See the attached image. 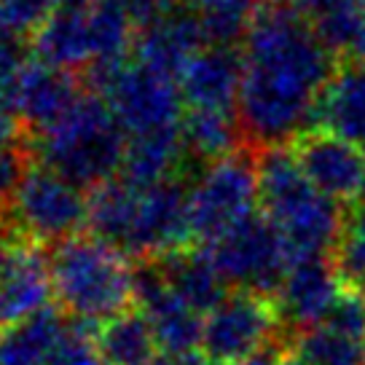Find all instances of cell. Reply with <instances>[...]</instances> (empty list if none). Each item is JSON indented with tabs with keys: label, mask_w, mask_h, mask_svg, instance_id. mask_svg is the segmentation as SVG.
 Instances as JSON below:
<instances>
[{
	"label": "cell",
	"mask_w": 365,
	"mask_h": 365,
	"mask_svg": "<svg viewBox=\"0 0 365 365\" xmlns=\"http://www.w3.org/2000/svg\"><path fill=\"white\" fill-rule=\"evenodd\" d=\"M336 57L290 0H263L242 41L240 115L252 148L287 145L314 126Z\"/></svg>",
	"instance_id": "1"
},
{
	"label": "cell",
	"mask_w": 365,
	"mask_h": 365,
	"mask_svg": "<svg viewBox=\"0 0 365 365\" xmlns=\"http://www.w3.org/2000/svg\"><path fill=\"white\" fill-rule=\"evenodd\" d=\"M258 199L263 217L285 240L290 261L333 255L344 226L341 207L312 185L290 145L258 148Z\"/></svg>",
	"instance_id": "2"
},
{
	"label": "cell",
	"mask_w": 365,
	"mask_h": 365,
	"mask_svg": "<svg viewBox=\"0 0 365 365\" xmlns=\"http://www.w3.org/2000/svg\"><path fill=\"white\" fill-rule=\"evenodd\" d=\"M48 272L59 309L78 325L100 328L135 304L137 269L129 255L91 231L54 245Z\"/></svg>",
	"instance_id": "3"
},
{
	"label": "cell",
	"mask_w": 365,
	"mask_h": 365,
	"mask_svg": "<svg viewBox=\"0 0 365 365\" xmlns=\"http://www.w3.org/2000/svg\"><path fill=\"white\" fill-rule=\"evenodd\" d=\"M126 140L129 135L113 108L97 91H83L78 103L48 129L24 135L33 161L81 188H97L113 180L124 164Z\"/></svg>",
	"instance_id": "4"
},
{
	"label": "cell",
	"mask_w": 365,
	"mask_h": 365,
	"mask_svg": "<svg viewBox=\"0 0 365 365\" xmlns=\"http://www.w3.org/2000/svg\"><path fill=\"white\" fill-rule=\"evenodd\" d=\"M258 199V150L242 145L223 159L210 161L188 182V210L194 240L202 245L220 240L231 228L255 215Z\"/></svg>",
	"instance_id": "5"
},
{
	"label": "cell",
	"mask_w": 365,
	"mask_h": 365,
	"mask_svg": "<svg viewBox=\"0 0 365 365\" xmlns=\"http://www.w3.org/2000/svg\"><path fill=\"white\" fill-rule=\"evenodd\" d=\"M89 83L91 91L108 100L129 137L175 129L185 113L178 76L137 57L118 68L94 70Z\"/></svg>",
	"instance_id": "6"
},
{
	"label": "cell",
	"mask_w": 365,
	"mask_h": 365,
	"mask_svg": "<svg viewBox=\"0 0 365 365\" xmlns=\"http://www.w3.org/2000/svg\"><path fill=\"white\" fill-rule=\"evenodd\" d=\"M3 212V226L16 237L54 247L89 226V196L81 185L33 161Z\"/></svg>",
	"instance_id": "7"
},
{
	"label": "cell",
	"mask_w": 365,
	"mask_h": 365,
	"mask_svg": "<svg viewBox=\"0 0 365 365\" xmlns=\"http://www.w3.org/2000/svg\"><path fill=\"white\" fill-rule=\"evenodd\" d=\"M277 341H287L274 296L234 290L205 314L202 349L223 365H237Z\"/></svg>",
	"instance_id": "8"
},
{
	"label": "cell",
	"mask_w": 365,
	"mask_h": 365,
	"mask_svg": "<svg viewBox=\"0 0 365 365\" xmlns=\"http://www.w3.org/2000/svg\"><path fill=\"white\" fill-rule=\"evenodd\" d=\"M226 285L274 296L290 266V252L279 231L263 215H252L220 240L205 245Z\"/></svg>",
	"instance_id": "9"
},
{
	"label": "cell",
	"mask_w": 365,
	"mask_h": 365,
	"mask_svg": "<svg viewBox=\"0 0 365 365\" xmlns=\"http://www.w3.org/2000/svg\"><path fill=\"white\" fill-rule=\"evenodd\" d=\"M194 242L188 188L180 180H167L140 188V205L124 245L126 255L140 261H159L172 252L188 250Z\"/></svg>",
	"instance_id": "10"
},
{
	"label": "cell",
	"mask_w": 365,
	"mask_h": 365,
	"mask_svg": "<svg viewBox=\"0 0 365 365\" xmlns=\"http://www.w3.org/2000/svg\"><path fill=\"white\" fill-rule=\"evenodd\" d=\"M341 293L344 282L333 255L293 258L274 293L287 341L296 339L298 333H307L322 325L331 317Z\"/></svg>",
	"instance_id": "11"
},
{
	"label": "cell",
	"mask_w": 365,
	"mask_h": 365,
	"mask_svg": "<svg viewBox=\"0 0 365 365\" xmlns=\"http://www.w3.org/2000/svg\"><path fill=\"white\" fill-rule=\"evenodd\" d=\"M48 296H54V290L41 245L6 228L0 234V328L38 314Z\"/></svg>",
	"instance_id": "12"
},
{
	"label": "cell",
	"mask_w": 365,
	"mask_h": 365,
	"mask_svg": "<svg viewBox=\"0 0 365 365\" xmlns=\"http://www.w3.org/2000/svg\"><path fill=\"white\" fill-rule=\"evenodd\" d=\"M135 304L153 328L161 354L178 357L202 344L205 314L188 307L164 279L159 263L143 261L137 266Z\"/></svg>",
	"instance_id": "13"
},
{
	"label": "cell",
	"mask_w": 365,
	"mask_h": 365,
	"mask_svg": "<svg viewBox=\"0 0 365 365\" xmlns=\"http://www.w3.org/2000/svg\"><path fill=\"white\" fill-rule=\"evenodd\" d=\"M290 148L319 194L331 196L333 202H354L363 196L365 150L319 126L301 132Z\"/></svg>",
	"instance_id": "14"
},
{
	"label": "cell",
	"mask_w": 365,
	"mask_h": 365,
	"mask_svg": "<svg viewBox=\"0 0 365 365\" xmlns=\"http://www.w3.org/2000/svg\"><path fill=\"white\" fill-rule=\"evenodd\" d=\"M83 97L73 70H62L43 59H30L11 91V108L22 121L24 135H38L59 121Z\"/></svg>",
	"instance_id": "15"
},
{
	"label": "cell",
	"mask_w": 365,
	"mask_h": 365,
	"mask_svg": "<svg viewBox=\"0 0 365 365\" xmlns=\"http://www.w3.org/2000/svg\"><path fill=\"white\" fill-rule=\"evenodd\" d=\"M185 110H226L237 113L242 89V48L205 46L180 70Z\"/></svg>",
	"instance_id": "16"
},
{
	"label": "cell",
	"mask_w": 365,
	"mask_h": 365,
	"mask_svg": "<svg viewBox=\"0 0 365 365\" xmlns=\"http://www.w3.org/2000/svg\"><path fill=\"white\" fill-rule=\"evenodd\" d=\"M207 43L202 19L191 9L175 6L161 19L143 27L135 41V57L143 62H150L156 68L167 70L180 78V70L185 62L202 51Z\"/></svg>",
	"instance_id": "17"
},
{
	"label": "cell",
	"mask_w": 365,
	"mask_h": 365,
	"mask_svg": "<svg viewBox=\"0 0 365 365\" xmlns=\"http://www.w3.org/2000/svg\"><path fill=\"white\" fill-rule=\"evenodd\" d=\"M35 57L62 70L94 65L89 3H62L48 22L33 35Z\"/></svg>",
	"instance_id": "18"
},
{
	"label": "cell",
	"mask_w": 365,
	"mask_h": 365,
	"mask_svg": "<svg viewBox=\"0 0 365 365\" xmlns=\"http://www.w3.org/2000/svg\"><path fill=\"white\" fill-rule=\"evenodd\" d=\"M314 126L365 150V68L341 65L331 76L317 103Z\"/></svg>",
	"instance_id": "19"
},
{
	"label": "cell",
	"mask_w": 365,
	"mask_h": 365,
	"mask_svg": "<svg viewBox=\"0 0 365 365\" xmlns=\"http://www.w3.org/2000/svg\"><path fill=\"white\" fill-rule=\"evenodd\" d=\"M185 159L188 153L182 145L180 126L132 135L126 140L124 164L118 178H124L137 188H150L159 182L178 180V175L185 167Z\"/></svg>",
	"instance_id": "20"
},
{
	"label": "cell",
	"mask_w": 365,
	"mask_h": 365,
	"mask_svg": "<svg viewBox=\"0 0 365 365\" xmlns=\"http://www.w3.org/2000/svg\"><path fill=\"white\" fill-rule=\"evenodd\" d=\"M68 333L70 325L51 307L6 325L0 328V365H48Z\"/></svg>",
	"instance_id": "21"
},
{
	"label": "cell",
	"mask_w": 365,
	"mask_h": 365,
	"mask_svg": "<svg viewBox=\"0 0 365 365\" xmlns=\"http://www.w3.org/2000/svg\"><path fill=\"white\" fill-rule=\"evenodd\" d=\"M156 263L167 285L199 314H207L226 298V279L220 277L207 252L188 247V250L172 252L167 258H159Z\"/></svg>",
	"instance_id": "22"
},
{
	"label": "cell",
	"mask_w": 365,
	"mask_h": 365,
	"mask_svg": "<svg viewBox=\"0 0 365 365\" xmlns=\"http://www.w3.org/2000/svg\"><path fill=\"white\" fill-rule=\"evenodd\" d=\"M94 344L105 365H153L161 354L153 328L140 309H126L94 328Z\"/></svg>",
	"instance_id": "23"
},
{
	"label": "cell",
	"mask_w": 365,
	"mask_h": 365,
	"mask_svg": "<svg viewBox=\"0 0 365 365\" xmlns=\"http://www.w3.org/2000/svg\"><path fill=\"white\" fill-rule=\"evenodd\" d=\"M182 145L188 159L217 161L247 145L237 113L226 110H185L180 121Z\"/></svg>",
	"instance_id": "24"
},
{
	"label": "cell",
	"mask_w": 365,
	"mask_h": 365,
	"mask_svg": "<svg viewBox=\"0 0 365 365\" xmlns=\"http://www.w3.org/2000/svg\"><path fill=\"white\" fill-rule=\"evenodd\" d=\"M137 205H140V188L126 182L124 178H113L91 188L89 231L124 250L132 223H135Z\"/></svg>",
	"instance_id": "25"
},
{
	"label": "cell",
	"mask_w": 365,
	"mask_h": 365,
	"mask_svg": "<svg viewBox=\"0 0 365 365\" xmlns=\"http://www.w3.org/2000/svg\"><path fill=\"white\" fill-rule=\"evenodd\" d=\"M202 19L207 43L234 46L245 41L252 16L263 0H175Z\"/></svg>",
	"instance_id": "26"
},
{
	"label": "cell",
	"mask_w": 365,
	"mask_h": 365,
	"mask_svg": "<svg viewBox=\"0 0 365 365\" xmlns=\"http://www.w3.org/2000/svg\"><path fill=\"white\" fill-rule=\"evenodd\" d=\"M287 346L307 365H365V339L322 322L307 333H298Z\"/></svg>",
	"instance_id": "27"
},
{
	"label": "cell",
	"mask_w": 365,
	"mask_h": 365,
	"mask_svg": "<svg viewBox=\"0 0 365 365\" xmlns=\"http://www.w3.org/2000/svg\"><path fill=\"white\" fill-rule=\"evenodd\" d=\"M333 261L344 287L365 293V202L344 212L341 237L336 242Z\"/></svg>",
	"instance_id": "28"
},
{
	"label": "cell",
	"mask_w": 365,
	"mask_h": 365,
	"mask_svg": "<svg viewBox=\"0 0 365 365\" xmlns=\"http://www.w3.org/2000/svg\"><path fill=\"white\" fill-rule=\"evenodd\" d=\"M57 9L59 0H0V22L14 35H35Z\"/></svg>",
	"instance_id": "29"
},
{
	"label": "cell",
	"mask_w": 365,
	"mask_h": 365,
	"mask_svg": "<svg viewBox=\"0 0 365 365\" xmlns=\"http://www.w3.org/2000/svg\"><path fill=\"white\" fill-rule=\"evenodd\" d=\"M33 156L27 150V143H14L9 148L0 150V207H6L11 202L14 191L19 188L24 172L30 170Z\"/></svg>",
	"instance_id": "30"
},
{
	"label": "cell",
	"mask_w": 365,
	"mask_h": 365,
	"mask_svg": "<svg viewBox=\"0 0 365 365\" xmlns=\"http://www.w3.org/2000/svg\"><path fill=\"white\" fill-rule=\"evenodd\" d=\"M48 365H105V363L103 357H100V352H97L94 336H89L76 322V325H70L68 339L62 341L57 354L48 360Z\"/></svg>",
	"instance_id": "31"
},
{
	"label": "cell",
	"mask_w": 365,
	"mask_h": 365,
	"mask_svg": "<svg viewBox=\"0 0 365 365\" xmlns=\"http://www.w3.org/2000/svg\"><path fill=\"white\" fill-rule=\"evenodd\" d=\"M121 6L135 19L137 30H143V27L153 24L156 19H161L167 11H172L178 3L175 0H121Z\"/></svg>",
	"instance_id": "32"
},
{
	"label": "cell",
	"mask_w": 365,
	"mask_h": 365,
	"mask_svg": "<svg viewBox=\"0 0 365 365\" xmlns=\"http://www.w3.org/2000/svg\"><path fill=\"white\" fill-rule=\"evenodd\" d=\"M19 132H22V121L14 113V108L9 103L0 100V150L19 143Z\"/></svg>",
	"instance_id": "33"
},
{
	"label": "cell",
	"mask_w": 365,
	"mask_h": 365,
	"mask_svg": "<svg viewBox=\"0 0 365 365\" xmlns=\"http://www.w3.org/2000/svg\"><path fill=\"white\" fill-rule=\"evenodd\" d=\"M285 349H287V341H277V344L266 346V349H261L258 354H252V357H247V360H242V363H237V365H277Z\"/></svg>",
	"instance_id": "34"
},
{
	"label": "cell",
	"mask_w": 365,
	"mask_h": 365,
	"mask_svg": "<svg viewBox=\"0 0 365 365\" xmlns=\"http://www.w3.org/2000/svg\"><path fill=\"white\" fill-rule=\"evenodd\" d=\"M170 365H223L220 360H215L212 354H207L205 349H191L185 354H178V357H170Z\"/></svg>",
	"instance_id": "35"
},
{
	"label": "cell",
	"mask_w": 365,
	"mask_h": 365,
	"mask_svg": "<svg viewBox=\"0 0 365 365\" xmlns=\"http://www.w3.org/2000/svg\"><path fill=\"white\" fill-rule=\"evenodd\" d=\"M349 57L354 59V65H363L365 68V9H363V19H360V30H357V38H354L352 54Z\"/></svg>",
	"instance_id": "36"
},
{
	"label": "cell",
	"mask_w": 365,
	"mask_h": 365,
	"mask_svg": "<svg viewBox=\"0 0 365 365\" xmlns=\"http://www.w3.org/2000/svg\"><path fill=\"white\" fill-rule=\"evenodd\" d=\"M277 365H307V363H304V360H301V357H298V354L293 352L290 346H287L285 352H282V357H279V363H277Z\"/></svg>",
	"instance_id": "37"
},
{
	"label": "cell",
	"mask_w": 365,
	"mask_h": 365,
	"mask_svg": "<svg viewBox=\"0 0 365 365\" xmlns=\"http://www.w3.org/2000/svg\"><path fill=\"white\" fill-rule=\"evenodd\" d=\"M62 3H89V0H62Z\"/></svg>",
	"instance_id": "38"
},
{
	"label": "cell",
	"mask_w": 365,
	"mask_h": 365,
	"mask_svg": "<svg viewBox=\"0 0 365 365\" xmlns=\"http://www.w3.org/2000/svg\"><path fill=\"white\" fill-rule=\"evenodd\" d=\"M3 30H6V27H3V22H0V33H3ZM9 33H11V30H9Z\"/></svg>",
	"instance_id": "39"
},
{
	"label": "cell",
	"mask_w": 365,
	"mask_h": 365,
	"mask_svg": "<svg viewBox=\"0 0 365 365\" xmlns=\"http://www.w3.org/2000/svg\"><path fill=\"white\" fill-rule=\"evenodd\" d=\"M363 202H365V185H363Z\"/></svg>",
	"instance_id": "40"
}]
</instances>
